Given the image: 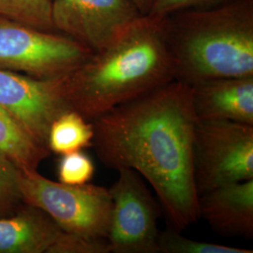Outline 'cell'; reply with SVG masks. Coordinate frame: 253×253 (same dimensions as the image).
Here are the masks:
<instances>
[{"instance_id": "4", "label": "cell", "mask_w": 253, "mask_h": 253, "mask_svg": "<svg viewBox=\"0 0 253 253\" xmlns=\"http://www.w3.org/2000/svg\"><path fill=\"white\" fill-rule=\"evenodd\" d=\"M20 199L44 212L62 231L106 239L112 199L107 188L91 183L66 185L42 176L38 170H19Z\"/></svg>"}, {"instance_id": "9", "label": "cell", "mask_w": 253, "mask_h": 253, "mask_svg": "<svg viewBox=\"0 0 253 253\" xmlns=\"http://www.w3.org/2000/svg\"><path fill=\"white\" fill-rule=\"evenodd\" d=\"M142 15L131 0H54L52 7L55 32L93 52L107 45Z\"/></svg>"}, {"instance_id": "16", "label": "cell", "mask_w": 253, "mask_h": 253, "mask_svg": "<svg viewBox=\"0 0 253 253\" xmlns=\"http://www.w3.org/2000/svg\"><path fill=\"white\" fill-rule=\"evenodd\" d=\"M159 253H253L252 250L193 240L169 228L160 232Z\"/></svg>"}, {"instance_id": "20", "label": "cell", "mask_w": 253, "mask_h": 253, "mask_svg": "<svg viewBox=\"0 0 253 253\" xmlns=\"http://www.w3.org/2000/svg\"><path fill=\"white\" fill-rule=\"evenodd\" d=\"M231 0H153L148 14L166 17L173 12L190 9H205L227 3Z\"/></svg>"}, {"instance_id": "17", "label": "cell", "mask_w": 253, "mask_h": 253, "mask_svg": "<svg viewBox=\"0 0 253 253\" xmlns=\"http://www.w3.org/2000/svg\"><path fill=\"white\" fill-rule=\"evenodd\" d=\"M95 172L93 161L82 150L61 155L57 164V177L60 183L72 186L90 182Z\"/></svg>"}, {"instance_id": "12", "label": "cell", "mask_w": 253, "mask_h": 253, "mask_svg": "<svg viewBox=\"0 0 253 253\" xmlns=\"http://www.w3.org/2000/svg\"><path fill=\"white\" fill-rule=\"evenodd\" d=\"M62 232L44 212L28 206L0 218V253H49Z\"/></svg>"}, {"instance_id": "7", "label": "cell", "mask_w": 253, "mask_h": 253, "mask_svg": "<svg viewBox=\"0 0 253 253\" xmlns=\"http://www.w3.org/2000/svg\"><path fill=\"white\" fill-rule=\"evenodd\" d=\"M109 188L112 199L107 242L111 253H159V206L143 177L132 169L118 170Z\"/></svg>"}, {"instance_id": "5", "label": "cell", "mask_w": 253, "mask_h": 253, "mask_svg": "<svg viewBox=\"0 0 253 253\" xmlns=\"http://www.w3.org/2000/svg\"><path fill=\"white\" fill-rule=\"evenodd\" d=\"M192 172L198 194L226 184L253 179V125L196 119Z\"/></svg>"}, {"instance_id": "6", "label": "cell", "mask_w": 253, "mask_h": 253, "mask_svg": "<svg viewBox=\"0 0 253 253\" xmlns=\"http://www.w3.org/2000/svg\"><path fill=\"white\" fill-rule=\"evenodd\" d=\"M94 52L63 34L0 15V69L40 79L69 75Z\"/></svg>"}, {"instance_id": "3", "label": "cell", "mask_w": 253, "mask_h": 253, "mask_svg": "<svg viewBox=\"0 0 253 253\" xmlns=\"http://www.w3.org/2000/svg\"><path fill=\"white\" fill-rule=\"evenodd\" d=\"M165 36L175 81L253 76V0L173 12Z\"/></svg>"}, {"instance_id": "11", "label": "cell", "mask_w": 253, "mask_h": 253, "mask_svg": "<svg viewBox=\"0 0 253 253\" xmlns=\"http://www.w3.org/2000/svg\"><path fill=\"white\" fill-rule=\"evenodd\" d=\"M199 217L223 236L253 237V179L219 186L199 194Z\"/></svg>"}, {"instance_id": "18", "label": "cell", "mask_w": 253, "mask_h": 253, "mask_svg": "<svg viewBox=\"0 0 253 253\" xmlns=\"http://www.w3.org/2000/svg\"><path fill=\"white\" fill-rule=\"evenodd\" d=\"M49 253H111L108 242L103 238H93L62 232Z\"/></svg>"}, {"instance_id": "19", "label": "cell", "mask_w": 253, "mask_h": 253, "mask_svg": "<svg viewBox=\"0 0 253 253\" xmlns=\"http://www.w3.org/2000/svg\"><path fill=\"white\" fill-rule=\"evenodd\" d=\"M19 168L0 152V208L20 199Z\"/></svg>"}, {"instance_id": "1", "label": "cell", "mask_w": 253, "mask_h": 253, "mask_svg": "<svg viewBox=\"0 0 253 253\" xmlns=\"http://www.w3.org/2000/svg\"><path fill=\"white\" fill-rule=\"evenodd\" d=\"M196 118L189 84L172 81L95 118L92 146L114 170L132 169L160 201L169 228L183 232L199 219L192 172Z\"/></svg>"}, {"instance_id": "21", "label": "cell", "mask_w": 253, "mask_h": 253, "mask_svg": "<svg viewBox=\"0 0 253 253\" xmlns=\"http://www.w3.org/2000/svg\"><path fill=\"white\" fill-rule=\"evenodd\" d=\"M136 5V7L141 11V13L143 15L148 14L151 6H152V2L153 0H131Z\"/></svg>"}, {"instance_id": "8", "label": "cell", "mask_w": 253, "mask_h": 253, "mask_svg": "<svg viewBox=\"0 0 253 253\" xmlns=\"http://www.w3.org/2000/svg\"><path fill=\"white\" fill-rule=\"evenodd\" d=\"M65 77L40 79L0 69V106L46 148L52 123L72 110L65 97Z\"/></svg>"}, {"instance_id": "15", "label": "cell", "mask_w": 253, "mask_h": 253, "mask_svg": "<svg viewBox=\"0 0 253 253\" xmlns=\"http://www.w3.org/2000/svg\"><path fill=\"white\" fill-rule=\"evenodd\" d=\"M54 0H0V15L37 29L54 30L52 21Z\"/></svg>"}, {"instance_id": "14", "label": "cell", "mask_w": 253, "mask_h": 253, "mask_svg": "<svg viewBox=\"0 0 253 253\" xmlns=\"http://www.w3.org/2000/svg\"><path fill=\"white\" fill-rule=\"evenodd\" d=\"M93 138V122L76 111L69 110L52 123L47 138V147L50 152L61 156L89 147Z\"/></svg>"}, {"instance_id": "2", "label": "cell", "mask_w": 253, "mask_h": 253, "mask_svg": "<svg viewBox=\"0 0 253 253\" xmlns=\"http://www.w3.org/2000/svg\"><path fill=\"white\" fill-rule=\"evenodd\" d=\"M166 17L142 15L65 77L70 107L89 121L174 81Z\"/></svg>"}, {"instance_id": "13", "label": "cell", "mask_w": 253, "mask_h": 253, "mask_svg": "<svg viewBox=\"0 0 253 253\" xmlns=\"http://www.w3.org/2000/svg\"><path fill=\"white\" fill-rule=\"evenodd\" d=\"M0 152L21 170H38L39 165L51 153L1 106Z\"/></svg>"}, {"instance_id": "10", "label": "cell", "mask_w": 253, "mask_h": 253, "mask_svg": "<svg viewBox=\"0 0 253 253\" xmlns=\"http://www.w3.org/2000/svg\"><path fill=\"white\" fill-rule=\"evenodd\" d=\"M190 86L196 119L253 125V76L216 78Z\"/></svg>"}]
</instances>
